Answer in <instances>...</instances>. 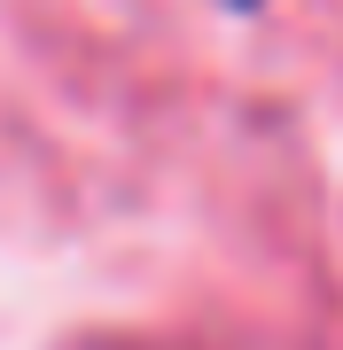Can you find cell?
I'll return each instance as SVG.
<instances>
[{"instance_id":"cell-1","label":"cell","mask_w":343,"mask_h":350,"mask_svg":"<svg viewBox=\"0 0 343 350\" xmlns=\"http://www.w3.org/2000/svg\"><path fill=\"white\" fill-rule=\"evenodd\" d=\"M227 8H257V0H227Z\"/></svg>"}]
</instances>
